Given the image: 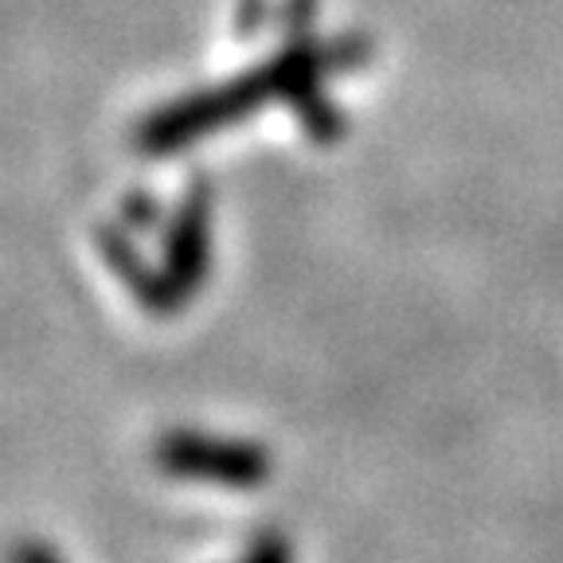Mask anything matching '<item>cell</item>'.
Returning <instances> with one entry per match:
<instances>
[{"label": "cell", "instance_id": "obj_1", "mask_svg": "<svg viewBox=\"0 0 563 563\" xmlns=\"http://www.w3.org/2000/svg\"><path fill=\"white\" fill-rule=\"evenodd\" d=\"M161 474L180 482L223 485V489H258L271 482V454L258 442L211 439L200 431H168L153 446Z\"/></svg>", "mask_w": 563, "mask_h": 563}, {"label": "cell", "instance_id": "obj_2", "mask_svg": "<svg viewBox=\"0 0 563 563\" xmlns=\"http://www.w3.org/2000/svg\"><path fill=\"white\" fill-rule=\"evenodd\" d=\"M211 266V192L208 180H196L185 192L176 216L165 228V251H161V271L173 286L176 301L196 298Z\"/></svg>", "mask_w": 563, "mask_h": 563}, {"label": "cell", "instance_id": "obj_3", "mask_svg": "<svg viewBox=\"0 0 563 563\" xmlns=\"http://www.w3.org/2000/svg\"><path fill=\"white\" fill-rule=\"evenodd\" d=\"M95 235H98V246H102L106 266L122 278V286H130V294L141 301V306L153 309V313H173V309L180 306L176 294H173V286L165 282V271H157V266L145 263V258L133 251L130 239H125V231L102 223Z\"/></svg>", "mask_w": 563, "mask_h": 563}, {"label": "cell", "instance_id": "obj_4", "mask_svg": "<svg viewBox=\"0 0 563 563\" xmlns=\"http://www.w3.org/2000/svg\"><path fill=\"white\" fill-rule=\"evenodd\" d=\"M243 563H294L290 540L278 537V532H263L255 544L246 548V560Z\"/></svg>", "mask_w": 563, "mask_h": 563}, {"label": "cell", "instance_id": "obj_5", "mask_svg": "<svg viewBox=\"0 0 563 563\" xmlns=\"http://www.w3.org/2000/svg\"><path fill=\"white\" fill-rule=\"evenodd\" d=\"M153 211H157V203H153L150 196H130V200H125V228L153 223Z\"/></svg>", "mask_w": 563, "mask_h": 563}, {"label": "cell", "instance_id": "obj_6", "mask_svg": "<svg viewBox=\"0 0 563 563\" xmlns=\"http://www.w3.org/2000/svg\"><path fill=\"white\" fill-rule=\"evenodd\" d=\"M20 563H55V555H52V552H44V548L27 544L24 552H20Z\"/></svg>", "mask_w": 563, "mask_h": 563}]
</instances>
